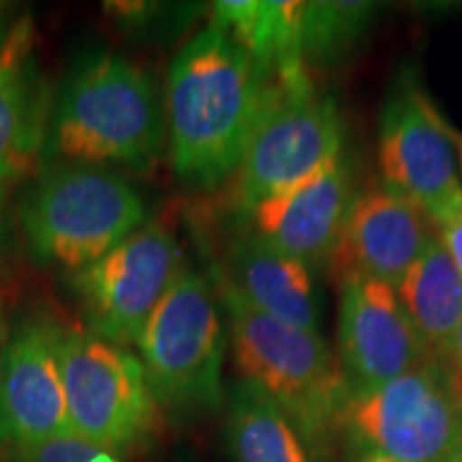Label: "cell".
Returning <instances> with one entry per match:
<instances>
[{
  "label": "cell",
  "mask_w": 462,
  "mask_h": 462,
  "mask_svg": "<svg viewBox=\"0 0 462 462\" xmlns=\"http://www.w3.org/2000/svg\"><path fill=\"white\" fill-rule=\"evenodd\" d=\"M5 449H7V462H123V454L97 446L75 432H65L31 446Z\"/></svg>",
  "instance_id": "cell-21"
},
{
  "label": "cell",
  "mask_w": 462,
  "mask_h": 462,
  "mask_svg": "<svg viewBox=\"0 0 462 462\" xmlns=\"http://www.w3.org/2000/svg\"><path fill=\"white\" fill-rule=\"evenodd\" d=\"M349 170L343 161L248 210L253 234L310 270L330 268L354 204Z\"/></svg>",
  "instance_id": "cell-14"
},
{
  "label": "cell",
  "mask_w": 462,
  "mask_h": 462,
  "mask_svg": "<svg viewBox=\"0 0 462 462\" xmlns=\"http://www.w3.org/2000/svg\"><path fill=\"white\" fill-rule=\"evenodd\" d=\"M165 116L152 75L129 58L101 51L69 75L48 142L73 163L148 170L163 146Z\"/></svg>",
  "instance_id": "cell-3"
},
{
  "label": "cell",
  "mask_w": 462,
  "mask_h": 462,
  "mask_svg": "<svg viewBox=\"0 0 462 462\" xmlns=\"http://www.w3.org/2000/svg\"><path fill=\"white\" fill-rule=\"evenodd\" d=\"M58 366L75 435L123 456L154 437L159 401L126 346L92 332L58 330Z\"/></svg>",
  "instance_id": "cell-8"
},
{
  "label": "cell",
  "mask_w": 462,
  "mask_h": 462,
  "mask_svg": "<svg viewBox=\"0 0 462 462\" xmlns=\"http://www.w3.org/2000/svg\"><path fill=\"white\" fill-rule=\"evenodd\" d=\"M338 354L351 394L377 390L429 360L396 289L360 276L340 281Z\"/></svg>",
  "instance_id": "cell-11"
},
{
  "label": "cell",
  "mask_w": 462,
  "mask_h": 462,
  "mask_svg": "<svg viewBox=\"0 0 462 462\" xmlns=\"http://www.w3.org/2000/svg\"><path fill=\"white\" fill-rule=\"evenodd\" d=\"M396 293L426 356L448 364L462 319V276L439 234L432 236L418 262L404 274Z\"/></svg>",
  "instance_id": "cell-17"
},
{
  "label": "cell",
  "mask_w": 462,
  "mask_h": 462,
  "mask_svg": "<svg viewBox=\"0 0 462 462\" xmlns=\"http://www.w3.org/2000/svg\"><path fill=\"white\" fill-rule=\"evenodd\" d=\"M137 346L159 404L178 413L221 407L223 321L210 282L198 270H180L150 315Z\"/></svg>",
  "instance_id": "cell-6"
},
{
  "label": "cell",
  "mask_w": 462,
  "mask_h": 462,
  "mask_svg": "<svg viewBox=\"0 0 462 462\" xmlns=\"http://www.w3.org/2000/svg\"><path fill=\"white\" fill-rule=\"evenodd\" d=\"M71 432L58 366V328L28 323L0 360V446L20 448Z\"/></svg>",
  "instance_id": "cell-13"
},
{
  "label": "cell",
  "mask_w": 462,
  "mask_h": 462,
  "mask_svg": "<svg viewBox=\"0 0 462 462\" xmlns=\"http://www.w3.org/2000/svg\"><path fill=\"white\" fill-rule=\"evenodd\" d=\"M458 396L452 368L429 357L377 390L351 394L338 432L351 452L392 462H443L462 443Z\"/></svg>",
  "instance_id": "cell-7"
},
{
  "label": "cell",
  "mask_w": 462,
  "mask_h": 462,
  "mask_svg": "<svg viewBox=\"0 0 462 462\" xmlns=\"http://www.w3.org/2000/svg\"><path fill=\"white\" fill-rule=\"evenodd\" d=\"M340 148L343 125L337 103L315 88L309 69L270 75L255 131L236 171V199L248 212L334 163Z\"/></svg>",
  "instance_id": "cell-5"
},
{
  "label": "cell",
  "mask_w": 462,
  "mask_h": 462,
  "mask_svg": "<svg viewBox=\"0 0 462 462\" xmlns=\"http://www.w3.org/2000/svg\"><path fill=\"white\" fill-rule=\"evenodd\" d=\"M217 291L227 309L234 360L242 379L262 388L313 456L330 449L351 388L340 360L321 334L300 330L263 315L223 279L217 270Z\"/></svg>",
  "instance_id": "cell-2"
},
{
  "label": "cell",
  "mask_w": 462,
  "mask_h": 462,
  "mask_svg": "<svg viewBox=\"0 0 462 462\" xmlns=\"http://www.w3.org/2000/svg\"><path fill=\"white\" fill-rule=\"evenodd\" d=\"M379 161L385 187L420 206L437 227L460 212L452 129L413 71L398 75L381 109Z\"/></svg>",
  "instance_id": "cell-9"
},
{
  "label": "cell",
  "mask_w": 462,
  "mask_h": 462,
  "mask_svg": "<svg viewBox=\"0 0 462 462\" xmlns=\"http://www.w3.org/2000/svg\"><path fill=\"white\" fill-rule=\"evenodd\" d=\"M50 133V95L32 54V22L22 17L0 42V180L32 171Z\"/></svg>",
  "instance_id": "cell-15"
},
{
  "label": "cell",
  "mask_w": 462,
  "mask_h": 462,
  "mask_svg": "<svg viewBox=\"0 0 462 462\" xmlns=\"http://www.w3.org/2000/svg\"><path fill=\"white\" fill-rule=\"evenodd\" d=\"M268 78L223 28L210 24L173 58L167 126L173 171L195 189H217L238 171Z\"/></svg>",
  "instance_id": "cell-1"
},
{
  "label": "cell",
  "mask_w": 462,
  "mask_h": 462,
  "mask_svg": "<svg viewBox=\"0 0 462 462\" xmlns=\"http://www.w3.org/2000/svg\"><path fill=\"white\" fill-rule=\"evenodd\" d=\"M9 190H11V182H3V180H0V225H3L5 210H7Z\"/></svg>",
  "instance_id": "cell-26"
},
{
  "label": "cell",
  "mask_w": 462,
  "mask_h": 462,
  "mask_svg": "<svg viewBox=\"0 0 462 462\" xmlns=\"http://www.w3.org/2000/svg\"><path fill=\"white\" fill-rule=\"evenodd\" d=\"M439 231H441L439 238L446 245L449 257L454 259L456 268H458V273L462 276V208L458 215H456L452 221L443 225V227H439Z\"/></svg>",
  "instance_id": "cell-22"
},
{
  "label": "cell",
  "mask_w": 462,
  "mask_h": 462,
  "mask_svg": "<svg viewBox=\"0 0 462 462\" xmlns=\"http://www.w3.org/2000/svg\"><path fill=\"white\" fill-rule=\"evenodd\" d=\"M349 462H392V460L373 452H351Z\"/></svg>",
  "instance_id": "cell-25"
},
{
  "label": "cell",
  "mask_w": 462,
  "mask_h": 462,
  "mask_svg": "<svg viewBox=\"0 0 462 462\" xmlns=\"http://www.w3.org/2000/svg\"><path fill=\"white\" fill-rule=\"evenodd\" d=\"M225 402L234 462H315L287 415L259 385L240 377L229 385Z\"/></svg>",
  "instance_id": "cell-19"
},
{
  "label": "cell",
  "mask_w": 462,
  "mask_h": 462,
  "mask_svg": "<svg viewBox=\"0 0 462 462\" xmlns=\"http://www.w3.org/2000/svg\"><path fill=\"white\" fill-rule=\"evenodd\" d=\"M20 218L34 259L78 273L146 225V206L109 167L71 163L45 173Z\"/></svg>",
  "instance_id": "cell-4"
},
{
  "label": "cell",
  "mask_w": 462,
  "mask_h": 462,
  "mask_svg": "<svg viewBox=\"0 0 462 462\" xmlns=\"http://www.w3.org/2000/svg\"><path fill=\"white\" fill-rule=\"evenodd\" d=\"M458 420H460V441H462V385H460V396H458Z\"/></svg>",
  "instance_id": "cell-28"
},
{
  "label": "cell",
  "mask_w": 462,
  "mask_h": 462,
  "mask_svg": "<svg viewBox=\"0 0 462 462\" xmlns=\"http://www.w3.org/2000/svg\"><path fill=\"white\" fill-rule=\"evenodd\" d=\"M371 15V3H302L300 56L304 67L343 58L360 39Z\"/></svg>",
  "instance_id": "cell-20"
},
{
  "label": "cell",
  "mask_w": 462,
  "mask_h": 462,
  "mask_svg": "<svg viewBox=\"0 0 462 462\" xmlns=\"http://www.w3.org/2000/svg\"><path fill=\"white\" fill-rule=\"evenodd\" d=\"M448 366L452 368L454 377L458 379V383L462 385V319H460V323H458V330H456L452 349H449Z\"/></svg>",
  "instance_id": "cell-23"
},
{
  "label": "cell",
  "mask_w": 462,
  "mask_h": 462,
  "mask_svg": "<svg viewBox=\"0 0 462 462\" xmlns=\"http://www.w3.org/2000/svg\"><path fill=\"white\" fill-rule=\"evenodd\" d=\"M443 462H462V443H460V448H458V449H454V452L449 454L448 458L443 460Z\"/></svg>",
  "instance_id": "cell-27"
},
{
  "label": "cell",
  "mask_w": 462,
  "mask_h": 462,
  "mask_svg": "<svg viewBox=\"0 0 462 462\" xmlns=\"http://www.w3.org/2000/svg\"><path fill=\"white\" fill-rule=\"evenodd\" d=\"M298 0H221L212 5V24L225 32L251 56L265 78L304 67L300 56Z\"/></svg>",
  "instance_id": "cell-18"
},
{
  "label": "cell",
  "mask_w": 462,
  "mask_h": 462,
  "mask_svg": "<svg viewBox=\"0 0 462 462\" xmlns=\"http://www.w3.org/2000/svg\"><path fill=\"white\" fill-rule=\"evenodd\" d=\"M0 7H3V5H0Z\"/></svg>",
  "instance_id": "cell-30"
},
{
  "label": "cell",
  "mask_w": 462,
  "mask_h": 462,
  "mask_svg": "<svg viewBox=\"0 0 462 462\" xmlns=\"http://www.w3.org/2000/svg\"><path fill=\"white\" fill-rule=\"evenodd\" d=\"M460 161H462V146H460Z\"/></svg>",
  "instance_id": "cell-29"
},
{
  "label": "cell",
  "mask_w": 462,
  "mask_h": 462,
  "mask_svg": "<svg viewBox=\"0 0 462 462\" xmlns=\"http://www.w3.org/2000/svg\"><path fill=\"white\" fill-rule=\"evenodd\" d=\"M170 462H204V460H201L198 452H193L190 448H178L176 452H173Z\"/></svg>",
  "instance_id": "cell-24"
},
{
  "label": "cell",
  "mask_w": 462,
  "mask_h": 462,
  "mask_svg": "<svg viewBox=\"0 0 462 462\" xmlns=\"http://www.w3.org/2000/svg\"><path fill=\"white\" fill-rule=\"evenodd\" d=\"M248 304L300 330L319 334V289L313 270L255 234L229 245L227 265L215 268Z\"/></svg>",
  "instance_id": "cell-16"
},
{
  "label": "cell",
  "mask_w": 462,
  "mask_h": 462,
  "mask_svg": "<svg viewBox=\"0 0 462 462\" xmlns=\"http://www.w3.org/2000/svg\"><path fill=\"white\" fill-rule=\"evenodd\" d=\"M182 268L176 236L161 223L142 225L95 263L71 274L88 332L120 346L137 345Z\"/></svg>",
  "instance_id": "cell-10"
},
{
  "label": "cell",
  "mask_w": 462,
  "mask_h": 462,
  "mask_svg": "<svg viewBox=\"0 0 462 462\" xmlns=\"http://www.w3.org/2000/svg\"><path fill=\"white\" fill-rule=\"evenodd\" d=\"M420 206L388 187L356 195L346 215L330 270L338 282L351 276L388 282L398 289L432 234Z\"/></svg>",
  "instance_id": "cell-12"
}]
</instances>
